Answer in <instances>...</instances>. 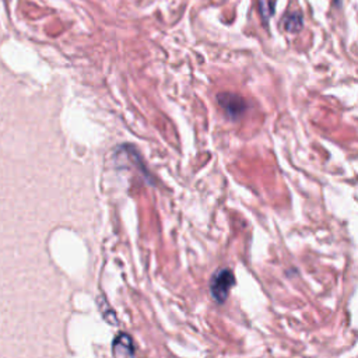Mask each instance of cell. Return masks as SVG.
I'll list each match as a JSON object with an SVG mask.
<instances>
[{
  "instance_id": "cell-4",
  "label": "cell",
  "mask_w": 358,
  "mask_h": 358,
  "mask_svg": "<svg viewBox=\"0 0 358 358\" xmlns=\"http://www.w3.org/2000/svg\"><path fill=\"white\" fill-rule=\"evenodd\" d=\"M284 27L288 32H299L302 28V15L299 13H291L284 18Z\"/></svg>"
},
{
  "instance_id": "cell-2",
  "label": "cell",
  "mask_w": 358,
  "mask_h": 358,
  "mask_svg": "<svg viewBox=\"0 0 358 358\" xmlns=\"http://www.w3.org/2000/svg\"><path fill=\"white\" fill-rule=\"evenodd\" d=\"M217 101L229 119H238L246 110V102L242 96L234 92H221Z\"/></svg>"
},
{
  "instance_id": "cell-5",
  "label": "cell",
  "mask_w": 358,
  "mask_h": 358,
  "mask_svg": "<svg viewBox=\"0 0 358 358\" xmlns=\"http://www.w3.org/2000/svg\"><path fill=\"white\" fill-rule=\"evenodd\" d=\"M275 0H259V11L264 21H267L274 14Z\"/></svg>"
},
{
  "instance_id": "cell-1",
  "label": "cell",
  "mask_w": 358,
  "mask_h": 358,
  "mask_svg": "<svg viewBox=\"0 0 358 358\" xmlns=\"http://www.w3.org/2000/svg\"><path fill=\"white\" fill-rule=\"evenodd\" d=\"M234 285V273L227 267H221L217 271H214V274L210 278V294L217 303H224Z\"/></svg>"
},
{
  "instance_id": "cell-3",
  "label": "cell",
  "mask_w": 358,
  "mask_h": 358,
  "mask_svg": "<svg viewBox=\"0 0 358 358\" xmlns=\"http://www.w3.org/2000/svg\"><path fill=\"white\" fill-rule=\"evenodd\" d=\"M115 358H134V347L129 334L120 333L115 337L112 344Z\"/></svg>"
},
{
  "instance_id": "cell-6",
  "label": "cell",
  "mask_w": 358,
  "mask_h": 358,
  "mask_svg": "<svg viewBox=\"0 0 358 358\" xmlns=\"http://www.w3.org/2000/svg\"><path fill=\"white\" fill-rule=\"evenodd\" d=\"M336 1H338V0H336Z\"/></svg>"
}]
</instances>
